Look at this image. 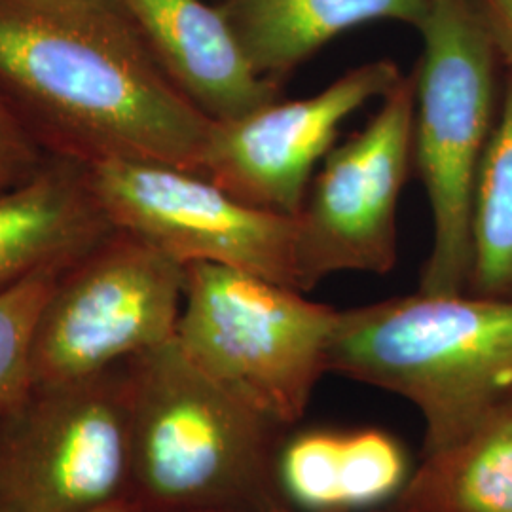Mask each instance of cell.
<instances>
[{
  "instance_id": "cell-1",
  "label": "cell",
  "mask_w": 512,
  "mask_h": 512,
  "mask_svg": "<svg viewBox=\"0 0 512 512\" xmlns=\"http://www.w3.org/2000/svg\"><path fill=\"white\" fill-rule=\"evenodd\" d=\"M0 92L54 156L200 173L213 120L169 80L116 0H0Z\"/></svg>"
},
{
  "instance_id": "cell-13",
  "label": "cell",
  "mask_w": 512,
  "mask_h": 512,
  "mask_svg": "<svg viewBox=\"0 0 512 512\" xmlns=\"http://www.w3.org/2000/svg\"><path fill=\"white\" fill-rule=\"evenodd\" d=\"M431 0H219L256 76L275 86L349 29L374 21L418 27Z\"/></svg>"
},
{
  "instance_id": "cell-17",
  "label": "cell",
  "mask_w": 512,
  "mask_h": 512,
  "mask_svg": "<svg viewBox=\"0 0 512 512\" xmlns=\"http://www.w3.org/2000/svg\"><path fill=\"white\" fill-rule=\"evenodd\" d=\"M408 459L403 444L382 429L365 427L342 433L340 486L344 509H374L403 492Z\"/></svg>"
},
{
  "instance_id": "cell-7",
  "label": "cell",
  "mask_w": 512,
  "mask_h": 512,
  "mask_svg": "<svg viewBox=\"0 0 512 512\" xmlns=\"http://www.w3.org/2000/svg\"><path fill=\"white\" fill-rule=\"evenodd\" d=\"M124 365L33 384L0 418V512H93L128 501Z\"/></svg>"
},
{
  "instance_id": "cell-19",
  "label": "cell",
  "mask_w": 512,
  "mask_h": 512,
  "mask_svg": "<svg viewBox=\"0 0 512 512\" xmlns=\"http://www.w3.org/2000/svg\"><path fill=\"white\" fill-rule=\"evenodd\" d=\"M44 162V148L0 92V190L29 179Z\"/></svg>"
},
{
  "instance_id": "cell-18",
  "label": "cell",
  "mask_w": 512,
  "mask_h": 512,
  "mask_svg": "<svg viewBox=\"0 0 512 512\" xmlns=\"http://www.w3.org/2000/svg\"><path fill=\"white\" fill-rule=\"evenodd\" d=\"M340 461L342 431L313 429L285 442L279 480L287 501L308 512H346Z\"/></svg>"
},
{
  "instance_id": "cell-16",
  "label": "cell",
  "mask_w": 512,
  "mask_h": 512,
  "mask_svg": "<svg viewBox=\"0 0 512 512\" xmlns=\"http://www.w3.org/2000/svg\"><path fill=\"white\" fill-rule=\"evenodd\" d=\"M61 272H42L0 291V418L33 385L38 321Z\"/></svg>"
},
{
  "instance_id": "cell-9",
  "label": "cell",
  "mask_w": 512,
  "mask_h": 512,
  "mask_svg": "<svg viewBox=\"0 0 512 512\" xmlns=\"http://www.w3.org/2000/svg\"><path fill=\"white\" fill-rule=\"evenodd\" d=\"M116 230L179 264H219L296 289V220L239 202L198 171L139 160L88 165Z\"/></svg>"
},
{
  "instance_id": "cell-4",
  "label": "cell",
  "mask_w": 512,
  "mask_h": 512,
  "mask_svg": "<svg viewBox=\"0 0 512 512\" xmlns=\"http://www.w3.org/2000/svg\"><path fill=\"white\" fill-rule=\"evenodd\" d=\"M414 167L433 219L423 293H467L476 177L497 118V61L473 0H431L416 27Z\"/></svg>"
},
{
  "instance_id": "cell-14",
  "label": "cell",
  "mask_w": 512,
  "mask_h": 512,
  "mask_svg": "<svg viewBox=\"0 0 512 512\" xmlns=\"http://www.w3.org/2000/svg\"><path fill=\"white\" fill-rule=\"evenodd\" d=\"M393 512H512V391L471 431L423 456Z\"/></svg>"
},
{
  "instance_id": "cell-11",
  "label": "cell",
  "mask_w": 512,
  "mask_h": 512,
  "mask_svg": "<svg viewBox=\"0 0 512 512\" xmlns=\"http://www.w3.org/2000/svg\"><path fill=\"white\" fill-rule=\"evenodd\" d=\"M169 80L211 120L281 97L251 69L217 4L205 0H116Z\"/></svg>"
},
{
  "instance_id": "cell-10",
  "label": "cell",
  "mask_w": 512,
  "mask_h": 512,
  "mask_svg": "<svg viewBox=\"0 0 512 512\" xmlns=\"http://www.w3.org/2000/svg\"><path fill=\"white\" fill-rule=\"evenodd\" d=\"M401 78L395 61L376 59L310 97H279L234 118L213 120L200 173L239 202L296 217L344 122L368 101L384 99Z\"/></svg>"
},
{
  "instance_id": "cell-20",
  "label": "cell",
  "mask_w": 512,
  "mask_h": 512,
  "mask_svg": "<svg viewBox=\"0 0 512 512\" xmlns=\"http://www.w3.org/2000/svg\"><path fill=\"white\" fill-rule=\"evenodd\" d=\"M488 35L494 42L499 61L512 71V0H473Z\"/></svg>"
},
{
  "instance_id": "cell-22",
  "label": "cell",
  "mask_w": 512,
  "mask_h": 512,
  "mask_svg": "<svg viewBox=\"0 0 512 512\" xmlns=\"http://www.w3.org/2000/svg\"><path fill=\"white\" fill-rule=\"evenodd\" d=\"M277 512H293L291 509H283V511H277ZM368 512H393L391 509H384V511H378V509H374V511H368Z\"/></svg>"
},
{
  "instance_id": "cell-2",
  "label": "cell",
  "mask_w": 512,
  "mask_h": 512,
  "mask_svg": "<svg viewBox=\"0 0 512 512\" xmlns=\"http://www.w3.org/2000/svg\"><path fill=\"white\" fill-rule=\"evenodd\" d=\"M128 503L141 512H277L287 427L194 365L173 338L124 365Z\"/></svg>"
},
{
  "instance_id": "cell-21",
  "label": "cell",
  "mask_w": 512,
  "mask_h": 512,
  "mask_svg": "<svg viewBox=\"0 0 512 512\" xmlns=\"http://www.w3.org/2000/svg\"><path fill=\"white\" fill-rule=\"evenodd\" d=\"M93 512H141L137 511L131 503L128 501H120V503H114V505H107V507H101L97 511Z\"/></svg>"
},
{
  "instance_id": "cell-12",
  "label": "cell",
  "mask_w": 512,
  "mask_h": 512,
  "mask_svg": "<svg viewBox=\"0 0 512 512\" xmlns=\"http://www.w3.org/2000/svg\"><path fill=\"white\" fill-rule=\"evenodd\" d=\"M88 165L54 156L29 179L0 190V291L67 270L114 232Z\"/></svg>"
},
{
  "instance_id": "cell-8",
  "label": "cell",
  "mask_w": 512,
  "mask_h": 512,
  "mask_svg": "<svg viewBox=\"0 0 512 512\" xmlns=\"http://www.w3.org/2000/svg\"><path fill=\"white\" fill-rule=\"evenodd\" d=\"M414 74L385 93L365 128L332 148L294 217L296 289L334 274H389L399 262V203L414 165Z\"/></svg>"
},
{
  "instance_id": "cell-3",
  "label": "cell",
  "mask_w": 512,
  "mask_h": 512,
  "mask_svg": "<svg viewBox=\"0 0 512 512\" xmlns=\"http://www.w3.org/2000/svg\"><path fill=\"white\" fill-rule=\"evenodd\" d=\"M327 365L414 404L437 454L512 391V300L418 291L340 311Z\"/></svg>"
},
{
  "instance_id": "cell-6",
  "label": "cell",
  "mask_w": 512,
  "mask_h": 512,
  "mask_svg": "<svg viewBox=\"0 0 512 512\" xmlns=\"http://www.w3.org/2000/svg\"><path fill=\"white\" fill-rule=\"evenodd\" d=\"M186 266L114 230L55 281L33 349V384L99 376L171 342Z\"/></svg>"
},
{
  "instance_id": "cell-15",
  "label": "cell",
  "mask_w": 512,
  "mask_h": 512,
  "mask_svg": "<svg viewBox=\"0 0 512 512\" xmlns=\"http://www.w3.org/2000/svg\"><path fill=\"white\" fill-rule=\"evenodd\" d=\"M467 293L512 300V71L482 156L471 209Z\"/></svg>"
},
{
  "instance_id": "cell-5",
  "label": "cell",
  "mask_w": 512,
  "mask_h": 512,
  "mask_svg": "<svg viewBox=\"0 0 512 512\" xmlns=\"http://www.w3.org/2000/svg\"><path fill=\"white\" fill-rule=\"evenodd\" d=\"M236 268L186 266L175 340L213 380L291 429L329 372L340 311Z\"/></svg>"
}]
</instances>
